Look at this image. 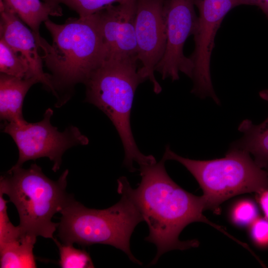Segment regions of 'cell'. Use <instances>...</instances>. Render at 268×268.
I'll return each mask as SVG.
<instances>
[{
	"label": "cell",
	"mask_w": 268,
	"mask_h": 268,
	"mask_svg": "<svg viewBox=\"0 0 268 268\" xmlns=\"http://www.w3.org/2000/svg\"><path fill=\"white\" fill-rule=\"evenodd\" d=\"M250 236L259 247H268V219L257 217L249 226Z\"/></svg>",
	"instance_id": "cell-22"
},
{
	"label": "cell",
	"mask_w": 268,
	"mask_h": 268,
	"mask_svg": "<svg viewBox=\"0 0 268 268\" xmlns=\"http://www.w3.org/2000/svg\"><path fill=\"white\" fill-rule=\"evenodd\" d=\"M36 239L23 235L16 241L0 246V268H36L33 253Z\"/></svg>",
	"instance_id": "cell-16"
},
{
	"label": "cell",
	"mask_w": 268,
	"mask_h": 268,
	"mask_svg": "<svg viewBox=\"0 0 268 268\" xmlns=\"http://www.w3.org/2000/svg\"><path fill=\"white\" fill-rule=\"evenodd\" d=\"M258 195V201L265 214L266 218L268 219V189Z\"/></svg>",
	"instance_id": "cell-24"
},
{
	"label": "cell",
	"mask_w": 268,
	"mask_h": 268,
	"mask_svg": "<svg viewBox=\"0 0 268 268\" xmlns=\"http://www.w3.org/2000/svg\"><path fill=\"white\" fill-rule=\"evenodd\" d=\"M136 4V0H128L93 13L106 50V60L137 58Z\"/></svg>",
	"instance_id": "cell-11"
},
{
	"label": "cell",
	"mask_w": 268,
	"mask_h": 268,
	"mask_svg": "<svg viewBox=\"0 0 268 268\" xmlns=\"http://www.w3.org/2000/svg\"><path fill=\"white\" fill-rule=\"evenodd\" d=\"M0 1H2L30 28L39 48L42 38L39 32L41 23L49 19L50 16L63 15L60 5L42 2L40 0H0Z\"/></svg>",
	"instance_id": "cell-15"
},
{
	"label": "cell",
	"mask_w": 268,
	"mask_h": 268,
	"mask_svg": "<svg viewBox=\"0 0 268 268\" xmlns=\"http://www.w3.org/2000/svg\"><path fill=\"white\" fill-rule=\"evenodd\" d=\"M44 24L52 43L43 38L39 48L58 97V92H69L76 84H84L106 60L107 52L94 14L69 17L62 24L49 19Z\"/></svg>",
	"instance_id": "cell-2"
},
{
	"label": "cell",
	"mask_w": 268,
	"mask_h": 268,
	"mask_svg": "<svg viewBox=\"0 0 268 268\" xmlns=\"http://www.w3.org/2000/svg\"><path fill=\"white\" fill-rule=\"evenodd\" d=\"M163 157L179 162L192 174L202 189L206 209L217 210L220 204L235 196L268 189V173L246 151L231 146L225 157L197 160L181 156L167 146Z\"/></svg>",
	"instance_id": "cell-6"
},
{
	"label": "cell",
	"mask_w": 268,
	"mask_h": 268,
	"mask_svg": "<svg viewBox=\"0 0 268 268\" xmlns=\"http://www.w3.org/2000/svg\"><path fill=\"white\" fill-rule=\"evenodd\" d=\"M258 217V209L256 203L248 199L236 202L229 212L230 220L239 227L249 226Z\"/></svg>",
	"instance_id": "cell-20"
},
{
	"label": "cell",
	"mask_w": 268,
	"mask_h": 268,
	"mask_svg": "<svg viewBox=\"0 0 268 268\" xmlns=\"http://www.w3.org/2000/svg\"><path fill=\"white\" fill-rule=\"evenodd\" d=\"M60 253L59 265L62 268H92L94 265L89 254L84 250L74 248L72 244L54 240Z\"/></svg>",
	"instance_id": "cell-18"
},
{
	"label": "cell",
	"mask_w": 268,
	"mask_h": 268,
	"mask_svg": "<svg viewBox=\"0 0 268 268\" xmlns=\"http://www.w3.org/2000/svg\"><path fill=\"white\" fill-rule=\"evenodd\" d=\"M0 71L19 78L33 77L27 61L0 38Z\"/></svg>",
	"instance_id": "cell-17"
},
{
	"label": "cell",
	"mask_w": 268,
	"mask_h": 268,
	"mask_svg": "<svg viewBox=\"0 0 268 268\" xmlns=\"http://www.w3.org/2000/svg\"><path fill=\"white\" fill-rule=\"evenodd\" d=\"M53 114V110L49 108L38 122L26 121L19 124L4 122L2 132L12 138L18 150V159L13 167H21L30 160L47 157L53 162L52 170L56 172L60 169L62 156L67 149L88 144V138L75 126L59 132L51 124Z\"/></svg>",
	"instance_id": "cell-7"
},
{
	"label": "cell",
	"mask_w": 268,
	"mask_h": 268,
	"mask_svg": "<svg viewBox=\"0 0 268 268\" xmlns=\"http://www.w3.org/2000/svg\"><path fill=\"white\" fill-rule=\"evenodd\" d=\"M0 39L27 61L32 77L55 95L50 75L44 71L43 60L32 31L2 1H0Z\"/></svg>",
	"instance_id": "cell-12"
},
{
	"label": "cell",
	"mask_w": 268,
	"mask_h": 268,
	"mask_svg": "<svg viewBox=\"0 0 268 268\" xmlns=\"http://www.w3.org/2000/svg\"><path fill=\"white\" fill-rule=\"evenodd\" d=\"M128 0H45V1L60 5L63 3L77 12L79 17H85L98 11L104 7Z\"/></svg>",
	"instance_id": "cell-19"
},
{
	"label": "cell",
	"mask_w": 268,
	"mask_h": 268,
	"mask_svg": "<svg viewBox=\"0 0 268 268\" xmlns=\"http://www.w3.org/2000/svg\"><path fill=\"white\" fill-rule=\"evenodd\" d=\"M259 94L268 102V89L261 91ZM238 130L243 135L231 146L247 151L254 156V160L259 167L268 168V117L258 125L245 120Z\"/></svg>",
	"instance_id": "cell-14"
},
{
	"label": "cell",
	"mask_w": 268,
	"mask_h": 268,
	"mask_svg": "<svg viewBox=\"0 0 268 268\" xmlns=\"http://www.w3.org/2000/svg\"><path fill=\"white\" fill-rule=\"evenodd\" d=\"M121 196L119 202L104 209L87 208L72 197L60 212L59 237L67 244L111 245L141 265L131 252L130 239L136 226L144 219L133 202Z\"/></svg>",
	"instance_id": "cell-5"
},
{
	"label": "cell",
	"mask_w": 268,
	"mask_h": 268,
	"mask_svg": "<svg viewBox=\"0 0 268 268\" xmlns=\"http://www.w3.org/2000/svg\"><path fill=\"white\" fill-rule=\"evenodd\" d=\"M136 57L106 60L85 82V101L103 112L120 137L125 151L124 165L131 172L134 162H156L152 155L142 153L136 144L131 126V113L135 91L145 81L138 72Z\"/></svg>",
	"instance_id": "cell-3"
},
{
	"label": "cell",
	"mask_w": 268,
	"mask_h": 268,
	"mask_svg": "<svg viewBox=\"0 0 268 268\" xmlns=\"http://www.w3.org/2000/svg\"><path fill=\"white\" fill-rule=\"evenodd\" d=\"M165 161L162 157L158 162L139 165L141 179L136 189L131 187L125 177L117 180L118 193L133 202L148 225L149 235L145 240L156 246V256L150 265L155 264L168 251L198 247L197 240L179 239L184 228L193 222L208 224L235 240L203 214L206 207L202 196L187 192L170 177L165 169Z\"/></svg>",
	"instance_id": "cell-1"
},
{
	"label": "cell",
	"mask_w": 268,
	"mask_h": 268,
	"mask_svg": "<svg viewBox=\"0 0 268 268\" xmlns=\"http://www.w3.org/2000/svg\"><path fill=\"white\" fill-rule=\"evenodd\" d=\"M0 192V246L19 239L22 236L19 226H15L10 221L7 213V203L9 201L3 198Z\"/></svg>",
	"instance_id": "cell-21"
},
{
	"label": "cell",
	"mask_w": 268,
	"mask_h": 268,
	"mask_svg": "<svg viewBox=\"0 0 268 268\" xmlns=\"http://www.w3.org/2000/svg\"><path fill=\"white\" fill-rule=\"evenodd\" d=\"M241 5H255L260 8L268 19V0H238Z\"/></svg>",
	"instance_id": "cell-23"
},
{
	"label": "cell",
	"mask_w": 268,
	"mask_h": 268,
	"mask_svg": "<svg viewBox=\"0 0 268 268\" xmlns=\"http://www.w3.org/2000/svg\"><path fill=\"white\" fill-rule=\"evenodd\" d=\"M199 15L193 34L195 47L189 57L193 65L191 93L219 101L212 83L210 62L216 33L227 13L237 6V0H194Z\"/></svg>",
	"instance_id": "cell-8"
},
{
	"label": "cell",
	"mask_w": 268,
	"mask_h": 268,
	"mask_svg": "<svg viewBox=\"0 0 268 268\" xmlns=\"http://www.w3.org/2000/svg\"><path fill=\"white\" fill-rule=\"evenodd\" d=\"M68 173L67 169L53 181L39 166L32 164L28 169L12 167L0 177V192L15 206L22 234L54 240L59 223L53 222L52 218L72 198L66 190Z\"/></svg>",
	"instance_id": "cell-4"
},
{
	"label": "cell",
	"mask_w": 268,
	"mask_h": 268,
	"mask_svg": "<svg viewBox=\"0 0 268 268\" xmlns=\"http://www.w3.org/2000/svg\"><path fill=\"white\" fill-rule=\"evenodd\" d=\"M165 0H136L135 32L137 58L141 66L138 72L151 83L153 91L159 94L162 87L154 72L165 53L166 45L163 7Z\"/></svg>",
	"instance_id": "cell-10"
},
{
	"label": "cell",
	"mask_w": 268,
	"mask_h": 268,
	"mask_svg": "<svg viewBox=\"0 0 268 268\" xmlns=\"http://www.w3.org/2000/svg\"><path fill=\"white\" fill-rule=\"evenodd\" d=\"M38 82L34 77L19 78L0 73V120L19 124L26 122L22 113L23 101L31 87Z\"/></svg>",
	"instance_id": "cell-13"
},
{
	"label": "cell",
	"mask_w": 268,
	"mask_h": 268,
	"mask_svg": "<svg viewBox=\"0 0 268 268\" xmlns=\"http://www.w3.org/2000/svg\"><path fill=\"white\" fill-rule=\"evenodd\" d=\"M194 0H165L163 15L166 45L164 55L155 68L163 79H179L180 72L192 78L193 65L184 54V44L196 29L198 15Z\"/></svg>",
	"instance_id": "cell-9"
}]
</instances>
